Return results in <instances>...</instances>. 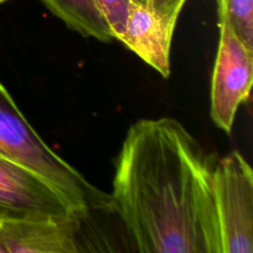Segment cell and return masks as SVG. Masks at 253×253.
Wrapping results in <instances>:
<instances>
[{"mask_svg": "<svg viewBox=\"0 0 253 253\" xmlns=\"http://www.w3.org/2000/svg\"><path fill=\"white\" fill-rule=\"evenodd\" d=\"M215 161L176 119H142L128 127L110 199L137 251L219 253Z\"/></svg>", "mask_w": 253, "mask_h": 253, "instance_id": "cell-1", "label": "cell"}, {"mask_svg": "<svg viewBox=\"0 0 253 253\" xmlns=\"http://www.w3.org/2000/svg\"><path fill=\"white\" fill-rule=\"evenodd\" d=\"M0 152L51 185L82 218L90 211L112 210L110 196L90 184L40 137L1 82Z\"/></svg>", "mask_w": 253, "mask_h": 253, "instance_id": "cell-2", "label": "cell"}, {"mask_svg": "<svg viewBox=\"0 0 253 253\" xmlns=\"http://www.w3.org/2000/svg\"><path fill=\"white\" fill-rule=\"evenodd\" d=\"M211 186L219 253H252L253 171L239 151L216 159Z\"/></svg>", "mask_w": 253, "mask_h": 253, "instance_id": "cell-3", "label": "cell"}, {"mask_svg": "<svg viewBox=\"0 0 253 253\" xmlns=\"http://www.w3.org/2000/svg\"><path fill=\"white\" fill-rule=\"evenodd\" d=\"M219 30L212 69L210 115L214 125L230 134L239 107L246 103L252 87L253 50L234 32L222 0H216Z\"/></svg>", "mask_w": 253, "mask_h": 253, "instance_id": "cell-4", "label": "cell"}, {"mask_svg": "<svg viewBox=\"0 0 253 253\" xmlns=\"http://www.w3.org/2000/svg\"><path fill=\"white\" fill-rule=\"evenodd\" d=\"M76 215L51 185L0 152V219Z\"/></svg>", "mask_w": 253, "mask_h": 253, "instance_id": "cell-5", "label": "cell"}, {"mask_svg": "<svg viewBox=\"0 0 253 253\" xmlns=\"http://www.w3.org/2000/svg\"><path fill=\"white\" fill-rule=\"evenodd\" d=\"M81 218L76 215L0 219V253H75Z\"/></svg>", "mask_w": 253, "mask_h": 253, "instance_id": "cell-6", "label": "cell"}, {"mask_svg": "<svg viewBox=\"0 0 253 253\" xmlns=\"http://www.w3.org/2000/svg\"><path fill=\"white\" fill-rule=\"evenodd\" d=\"M177 20L178 16L159 12L148 0H129L125 32L119 41L162 77L168 78Z\"/></svg>", "mask_w": 253, "mask_h": 253, "instance_id": "cell-7", "label": "cell"}, {"mask_svg": "<svg viewBox=\"0 0 253 253\" xmlns=\"http://www.w3.org/2000/svg\"><path fill=\"white\" fill-rule=\"evenodd\" d=\"M69 29L85 38L108 42L113 39L110 28L95 0H41Z\"/></svg>", "mask_w": 253, "mask_h": 253, "instance_id": "cell-8", "label": "cell"}, {"mask_svg": "<svg viewBox=\"0 0 253 253\" xmlns=\"http://www.w3.org/2000/svg\"><path fill=\"white\" fill-rule=\"evenodd\" d=\"M229 22L240 41L253 50V0H222Z\"/></svg>", "mask_w": 253, "mask_h": 253, "instance_id": "cell-9", "label": "cell"}, {"mask_svg": "<svg viewBox=\"0 0 253 253\" xmlns=\"http://www.w3.org/2000/svg\"><path fill=\"white\" fill-rule=\"evenodd\" d=\"M104 16L113 39L120 40L125 32L129 0H95Z\"/></svg>", "mask_w": 253, "mask_h": 253, "instance_id": "cell-10", "label": "cell"}, {"mask_svg": "<svg viewBox=\"0 0 253 253\" xmlns=\"http://www.w3.org/2000/svg\"><path fill=\"white\" fill-rule=\"evenodd\" d=\"M159 12L179 17L186 0H148Z\"/></svg>", "mask_w": 253, "mask_h": 253, "instance_id": "cell-11", "label": "cell"}, {"mask_svg": "<svg viewBox=\"0 0 253 253\" xmlns=\"http://www.w3.org/2000/svg\"><path fill=\"white\" fill-rule=\"evenodd\" d=\"M5 1H7V0H0V4H2V3L5 2Z\"/></svg>", "mask_w": 253, "mask_h": 253, "instance_id": "cell-12", "label": "cell"}]
</instances>
